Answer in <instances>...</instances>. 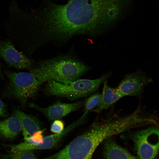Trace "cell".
I'll return each instance as SVG.
<instances>
[{
  "instance_id": "3",
  "label": "cell",
  "mask_w": 159,
  "mask_h": 159,
  "mask_svg": "<svg viewBox=\"0 0 159 159\" xmlns=\"http://www.w3.org/2000/svg\"><path fill=\"white\" fill-rule=\"evenodd\" d=\"M105 74L95 80L78 79L65 84L54 80L48 81L45 91L49 95L74 100L87 96L95 92L109 77Z\"/></svg>"
},
{
  "instance_id": "4",
  "label": "cell",
  "mask_w": 159,
  "mask_h": 159,
  "mask_svg": "<svg viewBox=\"0 0 159 159\" xmlns=\"http://www.w3.org/2000/svg\"><path fill=\"white\" fill-rule=\"evenodd\" d=\"M4 72L9 81L7 94L23 104L36 95L42 83L30 72H16L5 69Z\"/></svg>"
},
{
  "instance_id": "12",
  "label": "cell",
  "mask_w": 159,
  "mask_h": 159,
  "mask_svg": "<svg viewBox=\"0 0 159 159\" xmlns=\"http://www.w3.org/2000/svg\"><path fill=\"white\" fill-rule=\"evenodd\" d=\"M124 96L117 90L109 86L107 80L104 81L101 100L93 111L100 112L109 107Z\"/></svg>"
},
{
  "instance_id": "5",
  "label": "cell",
  "mask_w": 159,
  "mask_h": 159,
  "mask_svg": "<svg viewBox=\"0 0 159 159\" xmlns=\"http://www.w3.org/2000/svg\"><path fill=\"white\" fill-rule=\"evenodd\" d=\"M131 138L139 159H155L159 153V125L134 132Z\"/></svg>"
},
{
  "instance_id": "15",
  "label": "cell",
  "mask_w": 159,
  "mask_h": 159,
  "mask_svg": "<svg viewBox=\"0 0 159 159\" xmlns=\"http://www.w3.org/2000/svg\"><path fill=\"white\" fill-rule=\"evenodd\" d=\"M102 98V94L96 93L91 95L85 103V111L88 112L97 107Z\"/></svg>"
},
{
  "instance_id": "14",
  "label": "cell",
  "mask_w": 159,
  "mask_h": 159,
  "mask_svg": "<svg viewBox=\"0 0 159 159\" xmlns=\"http://www.w3.org/2000/svg\"><path fill=\"white\" fill-rule=\"evenodd\" d=\"M31 151L9 152L8 153L4 155L3 157L4 159H40L37 158Z\"/></svg>"
},
{
  "instance_id": "20",
  "label": "cell",
  "mask_w": 159,
  "mask_h": 159,
  "mask_svg": "<svg viewBox=\"0 0 159 159\" xmlns=\"http://www.w3.org/2000/svg\"><path fill=\"white\" fill-rule=\"evenodd\" d=\"M0 159H1V155H0Z\"/></svg>"
},
{
  "instance_id": "19",
  "label": "cell",
  "mask_w": 159,
  "mask_h": 159,
  "mask_svg": "<svg viewBox=\"0 0 159 159\" xmlns=\"http://www.w3.org/2000/svg\"><path fill=\"white\" fill-rule=\"evenodd\" d=\"M1 65H0V77H2V74H1Z\"/></svg>"
},
{
  "instance_id": "13",
  "label": "cell",
  "mask_w": 159,
  "mask_h": 159,
  "mask_svg": "<svg viewBox=\"0 0 159 159\" xmlns=\"http://www.w3.org/2000/svg\"><path fill=\"white\" fill-rule=\"evenodd\" d=\"M21 131L19 119L15 116L0 121V136L9 140L14 139Z\"/></svg>"
},
{
  "instance_id": "6",
  "label": "cell",
  "mask_w": 159,
  "mask_h": 159,
  "mask_svg": "<svg viewBox=\"0 0 159 159\" xmlns=\"http://www.w3.org/2000/svg\"><path fill=\"white\" fill-rule=\"evenodd\" d=\"M13 42L8 38L0 40V57L9 67L18 69L31 68L34 62L14 47Z\"/></svg>"
},
{
  "instance_id": "8",
  "label": "cell",
  "mask_w": 159,
  "mask_h": 159,
  "mask_svg": "<svg viewBox=\"0 0 159 159\" xmlns=\"http://www.w3.org/2000/svg\"><path fill=\"white\" fill-rule=\"evenodd\" d=\"M85 104L82 101L72 103L57 102L46 107H42L34 103L30 104L33 108L42 112L50 120L59 119L74 111L82 107Z\"/></svg>"
},
{
  "instance_id": "9",
  "label": "cell",
  "mask_w": 159,
  "mask_h": 159,
  "mask_svg": "<svg viewBox=\"0 0 159 159\" xmlns=\"http://www.w3.org/2000/svg\"><path fill=\"white\" fill-rule=\"evenodd\" d=\"M80 125L77 120L68 126L61 132L54 133L44 138L40 144H32L24 141L17 144V148L19 151L31 150H33L48 149L54 147L67 133L77 127Z\"/></svg>"
},
{
  "instance_id": "11",
  "label": "cell",
  "mask_w": 159,
  "mask_h": 159,
  "mask_svg": "<svg viewBox=\"0 0 159 159\" xmlns=\"http://www.w3.org/2000/svg\"><path fill=\"white\" fill-rule=\"evenodd\" d=\"M104 159H139L118 145L110 138L104 145Z\"/></svg>"
},
{
  "instance_id": "1",
  "label": "cell",
  "mask_w": 159,
  "mask_h": 159,
  "mask_svg": "<svg viewBox=\"0 0 159 159\" xmlns=\"http://www.w3.org/2000/svg\"><path fill=\"white\" fill-rule=\"evenodd\" d=\"M31 16L35 36L45 44L64 42L77 35L95 34L100 11L95 0H67L64 4L42 0Z\"/></svg>"
},
{
  "instance_id": "2",
  "label": "cell",
  "mask_w": 159,
  "mask_h": 159,
  "mask_svg": "<svg viewBox=\"0 0 159 159\" xmlns=\"http://www.w3.org/2000/svg\"><path fill=\"white\" fill-rule=\"evenodd\" d=\"M89 69L75 58L62 55L34 63L29 71L42 83L54 80L68 84L78 79Z\"/></svg>"
},
{
  "instance_id": "16",
  "label": "cell",
  "mask_w": 159,
  "mask_h": 159,
  "mask_svg": "<svg viewBox=\"0 0 159 159\" xmlns=\"http://www.w3.org/2000/svg\"><path fill=\"white\" fill-rule=\"evenodd\" d=\"M43 132L42 130H40L35 132L24 141L34 145L41 143L44 138L42 135Z\"/></svg>"
},
{
  "instance_id": "18",
  "label": "cell",
  "mask_w": 159,
  "mask_h": 159,
  "mask_svg": "<svg viewBox=\"0 0 159 159\" xmlns=\"http://www.w3.org/2000/svg\"><path fill=\"white\" fill-rule=\"evenodd\" d=\"M6 114L5 105L0 99V117H5Z\"/></svg>"
},
{
  "instance_id": "17",
  "label": "cell",
  "mask_w": 159,
  "mask_h": 159,
  "mask_svg": "<svg viewBox=\"0 0 159 159\" xmlns=\"http://www.w3.org/2000/svg\"><path fill=\"white\" fill-rule=\"evenodd\" d=\"M64 124L61 120H54L51 126V130L54 133L62 132L64 129Z\"/></svg>"
},
{
  "instance_id": "10",
  "label": "cell",
  "mask_w": 159,
  "mask_h": 159,
  "mask_svg": "<svg viewBox=\"0 0 159 159\" xmlns=\"http://www.w3.org/2000/svg\"><path fill=\"white\" fill-rule=\"evenodd\" d=\"M14 115L17 117L20 121L25 140L41 130L40 122L35 117L26 114L19 109L14 110Z\"/></svg>"
},
{
  "instance_id": "7",
  "label": "cell",
  "mask_w": 159,
  "mask_h": 159,
  "mask_svg": "<svg viewBox=\"0 0 159 159\" xmlns=\"http://www.w3.org/2000/svg\"><path fill=\"white\" fill-rule=\"evenodd\" d=\"M153 81L140 71L126 74L119 84L117 90L124 96L139 97L144 87Z\"/></svg>"
}]
</instances>
